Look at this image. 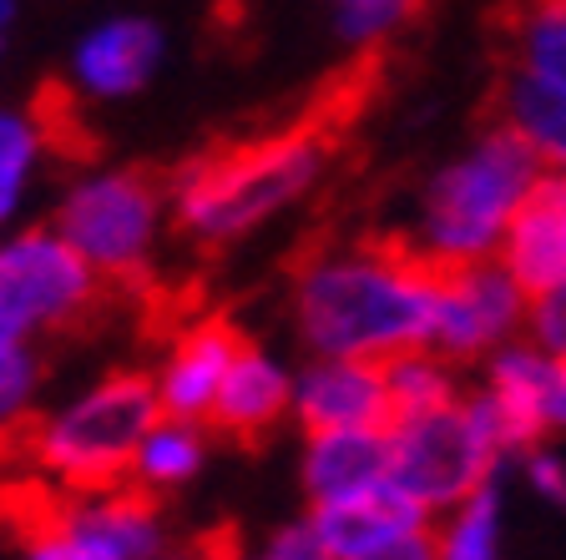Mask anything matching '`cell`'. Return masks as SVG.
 <instances>
[{
    "label": "cell",
    "instance_id": "cell-1",
    "mask_svg": "<svg viewBox=\"0 0 566 560\" xmlns=\"http://www.w3.org/2000/svg\"><path fill=\"white\" fill-rule=\"evenodd\" d=\"M436 278L410 243H339L304 257L289 288V324L304 353L395 359L430 344Z\"/></svg>",
    "mask_w": 566,
    "mask_h": 560
},
{
    "label": "cell",
    "instance_id": "cell-2",
    "mask_svg": "<svg viewBox=\"0 0 566 560\" xmlns=\"http://www.w3.org/2000/svg\"><path fill=\"white\" fill-rule=\"evenodd\" d=\"M329 172V137L318 127H289L223 152H202L167 177L172 228L202 247H228L263 233L314 192Z\"/></svg>",
    "mask_w": 566,
    "mask_h": 560
},
{
    "label": "cell",
    "instance_id": "cell-3",
    "mask_svg": "<svg viewBox=\"0 0 566 560\" xmlns=\"http://www.w3.org/2000/svg\"><path fill=\"white\" fill-rule=\"evenodd\" d=\"M536 177H542V162L526 152V141L506 121L485 127L446 167L430 172L410 218V247L430 268L495 257Z\"/></svg>",
    "mask_w": 566,
    "mask_h": 560
},
{
    "label": "cell",
    "instance_id": "cell-4",
    "mask_svg": "<svg viewBox=\"0 0 566 560\" xmlns=\"http://www.w3.org/2000/svg\"><path fill=\"white\" fill-rule=\"evenodd\" d=\"M157 414L163 404H157L153 373L112 369L82 384L76 394H66L56 409L35 414L25 430V450H31L35 469L66 495L127 485L132 455Z\"/></svg>",
    "mask_w": 566,
    "mask_h": 560
},
{
    "label": "cell",
    "instance_id": "cell-5",
    "mask_svg": "<svg viewBox=\"0 0 566 560\" xmlns=\"http://www.w3.org/2000/svg\"><path fill=\"white\" fill-rule=\"evenodd\" d=\"M51 222L106 283H137L163 253L172 202L142 167H86L61 187Z\"/></svg>",
    "mask_w": 566,
    "mask_h": 560
},
{
    "label": "cell",
    "instance_id": "cell-6",
    "mask_svg": "<svg viewBox=\"0 0 566 560\" xmlns=\"http://www.w3.org/2000/svg\"><path fill=\"white\" fill-rule=\"evenodd\" d=\"M511 455L481 420L471 394L455 404L410 414V420H389V479L420 505L430 520L481 490L485 479H501Z\"/></svg>",
    "mask_w": 566,
    "mask_h": 560
},
{
    "label": "cell",
    "instance_id": "cell-7",
    "mask_svg": "<svg viewBox=\"0 0 566 560\" xmlns=\"http://www.w3.org/2000/svg\"><path fill=\"white\" fill-rule=\"evenodd\" d=\"M102 283L56 222H15L0 233V318L15 339L35 344L76 328L96 308Z\"/></svg>",
    "mask_w": 566,
    "mask_h": 560
},
{
    "label": "cell",
    "instance_id": "cell-8",
    "mask_svg": "<svg viewBox=\"0 0 566 560\" xmlns=\"http://www.w3.org/2000/svg\"><path fill=\"white\" fill-rule=\"evenodd\" d=\"M465 394L511 459L526 444L566 434V359L536 339H511L481 359V384Z\"/></svg>",
    "mask_w": 566,
    "mask_h": 560
},
{
    "label": "cell",
    "instance_id": "cell-9",
    "mask_svg": "<svg viewBox=\"0 0 566 560\" xmlns=\"http://www.w3.org/2000/svg\"><path fill=\"white\" fill-rule=\"evenodd\" d=\"M531 293L511 278L501 257L440 268L436 278V328L430 344L455 363H481L511 339H526Z\"/></svg>",
    "mask_w": 566,
    "mask_h": 560
},
{
    "label": "cell",
    "instance_id": "cell-10",
    "mask_svg": "<svg viewBox=\"0 0 566 560\" xmlns=\"http://www.w3.org/2000/svg\"><path fill=\"white\" fill-rule=\"evenodd\" d=\"M167 35L147 15H106V21L86 25L71 46L66 61V86L82 102H127L153 86V76L163 71Z\"/></svg>",
    "mask_w": 566,
    "mask_h": 560
},
{
    "label": "cell",
    "instance_id": "cell-11",
    "mask_svg": "<svg viewBox=\"0 0 566 560\" xmlns=\"http://www.w3.org/2000/svg\"><path fill=\"white\" fill-rule=\"evenodd\" d=\"M294 424L298 430H379L389 424L385 363L304 353L294 363Z\"/></svg>",
    "mask_w": 566,
    "mask_h": 560
},
{
    "label": "cell",
    "instance_id": "cell-12",
    "mask_svg": "<svg viewBox=\"0 0 566 560\" xmlns=\"http://www.w3.org/2000/svg\"><path fill=\"white\" fill-rule=\"evenodd\" d=\"M283 420H294V363H283L263 344H243L223 373V389L212 399V434L223 440H263Z\"/></svg>",
    "mask_w": 566,
    "mask_h": 560
},
{
    "label": "cell",
    "instance_id": "cell-13",
    "mask_svg": "<svg viewBox=\"0 0 566 560\" xmlns=\"http://www.w3.org/2000/svg\"><path fill=\"white\" fill-rule=\"evenodd\" d=\"M238 349H243V334L233 324H223V318H198L192 328H182L153 369V389L163 414L208 420Z\"/></svg>",
    "mask_w": 566,
    "mask_h": 560
},
{
    "label": "cell",
    "instance_id": "cell-14",
    "mask_svg": "<svg viewBox=\"0 0 566 560\" xmlns=\"http://www.w3.org/2000/svg\"><path fill=\"white\" fill-rule=\"evenodd\" d=\"M61 526H71L102 560H157L167 550V530L157 500L137 485H106V490L71 495L56 515Z\"/></svg>",
    "mask_w": 566,
    "mask_h": 560
},
{
    "label": "cell",
    "instance_id": "cell-15",
    "mask_svg": "<svg viewBox=\"0 0 566 560\" xmlns=\"http://www.w3.org/2000/svg\"><path fill=\"white\" fill-rule=\"evenodd\" d=\"M389 479V424L379 430H304L298 485L308 510L365 495Z\"/></svg>",
    "mask_w": 566,
    "mask_h": 560
},
{
    "label": "cell",
    "instance_id": "cell-16",
    "mask_svg": "<svg viewBox=\"0 0 566 560\" xmlns=\"http://www.w3.org/2000/svg\"><path fill=\"white\" fill-rule=\"evenodd\" d=\"M495 257L526 293H542L566 278V172H542L531 182Z\"/></svg>",
    "mask_w": 566,
    "mask_h": 560
},
{
    "label": "cell",
    "instance_id": "cell-17",
    "mask_svg": "<svg viewBox=\"0 0 566 560\" xmlns=\"http://www.w3.org/2000/svg\"><path fill=\"white\" fill-rule=\"evenodd\" d=\"M308 515H314L318 536L329 540V550L339 560L365 556V550L385 546V540L405 536V530L430 526V515H424L395 479H385V485H375V490H365V495H349V500L314 505Z\"/></svg>",
    "mask_w": 566,
    "mask_h": 560
},
{
    "label": "cell",
    "instance_id": "cell-18",
    "mask_svg": "<svg viewBox=\"0 0 566 560\" xmlns=\"http://www.w3.org/2000/svg\"><path fill=\"white\" fill-rule=\"evenodd\" d=\"M212 455V424L208 420H182V414H157L142 434L137 455H132V485L147 490L153 500L172 490H188L192 479L208 469Z\"/></svg>",
    "mask_w": 566,
    "mask_h": 560
},
{
    "label": "cell",
    "instance_id": "cell-19",
    "mask_svg": "<svg viewBox=\"0 0 566 560\" xmlns=\"http://www.w3.org/2000/svg\"><path fill=\"white\" fill-rule=\"evenodd\" d=\"M501 121L526 141V152L542 162V172H566V92L542 76L511 71L501 86Z\"/></svg>",
    "mask_w": 566,
    "mask_h": 560
},
{
    "label": "cell",
    "instance_id": "cell-20",
    "mask_svg": "<svg viewBox=\"0 0 566 560\" xmlns=\"http://www.w3.org/2000/svg\"><path fill=\"white\" fill-rule=\"evenodd\" d=\"M440 560H501L506 556V490L501 479H485L481 490L455 500L430 520Z\"/></svg>",
    "mask_w": 566,
    "mask_h": 560
},
{
    "label": "cell",
    "instance_id": "cell-21",
    "mask_svg": "<svg viewBox=\"0 0 566 560\" xmlns=\"http://www.w3.org/2000/svg\"><path fill=\"white\" fill-rule=\"evenodd\" d=\"M385 389H389V420L430 414V409H446L465 394L460 363L450 353H440L436 344H420V349L385 359Z\"/></svg>",
    "mask_w": 566,
    "mask_h": 560
},
{
    "label": "cell",
    "instance_id": "cell-22",
    "mask_svg": "<svg viewBox=\"0 0 566 560\" xmlns=\"http://www.w3.org/2000/svg\"><path fill=\"white\" fill-rule=\"evenodd\" d=\"M511 46H516V71L566 92V0H521Z\"/></svg>",
    "mask_w": 566,
    "mask_h": 560
},
{
    "label": "cell",
    "instance_id": "cell-23",
    "mask_svg": "<svg viewBox=\"0 0 566 560\" xmlns=\"http://www.w3.org/2000/svg\"><path fill=\"white\" fill-rule=\"evenodd\" d=\"M41 404V353L31 339H0V444L31 430Z\"/></svg>",
    "mask_w": 566,
    "mask_h": 560
},
{
    "label": "cell",
    "instance_id": "cell-24",
    "mask_svg": "<svg viewBox=\"0 0 566 560\" xmlns=\"http://www.w3.org/2000/svg\"><path fill=\"white\" fill-rule=\"evenodd\" d=\"M51 152V127L31 106H6L0 102V177L15 187H31Z\"/></svg>",
    "mask_w": 566,
    "mask_h": 560
},
{
    "label": "cell",
    "instance_id": "cell-25",
    "mask_svg": "<svg viewBox=\"0 0 566 560\" xmlns=\"http://www.w3.org/2000/svg\"><path fill=\"white\" fill-rule=\"evenodd\" d=\"M329 6H334V31H339L344 46L375 51L410 21L420 0H329Z\"/></svg>",
    "mask_w": 566,
    "mask_h": 560
},
{
    "label": "cell",
    "instance_id": "cell-26",
    "mask_svg": "<svg viewBox=\"0 0 566 560\" xmlns=\"http://www.w3.org/2000/svg\"><path fill=\"white\" fill-rule=\"evenodd\" d=\"M511 465H516V475H521L531 500L546 505V510H566V455L552 450V440L526 444Z\"/></svg>",
    "mask_w": 566,
    "mask_h": 560
},
{
    "label": "cell",
    "instance_id": "cell-27",
    "mask_svg": "<svg viewBox=\"0 0 566 560\" xmlns=\"http://www.w3.org/2000/svg\"><path fill=\"white\" fill-rule=\"evenodd\" d=\"M253 560H339L329 550V540L318 536L314 515H298V520H283L279 530L259 540V546H248Z\"/></svg>",
    "mask_w": 566,
    "mask_h": 560
},
{
    "label": "cell",
    "instance_id": "cell-28",
    "mask_svg": "<svg viewBox=\"0 0 566 560\" xmlns=\"http://www.w3.org/2000/svg\"><path fill=\"white\" fill-rule=\"evenodd\" d=\"M526 339H536L542 349L566 359V278L552 288L531 293V314H526Z\"/></svg>",
    "mask_w": 566,
    "mask_h": 560
},
{
    "label": "cell",
    "instance_id": "cell-29",
    "mask_svg": "<svg viewBox=\"0 0 566 560\" xmlns=\"http://www.w3.org/2000/svg\"><path fill=\"white\" fill-rule=\"evenodd\" d=\"M21 560H102V556H96V550L86 546V540L76 536L71 526H61V520H46V526L25 540Z\"/></svg>",
    "mask_w": 566,
    "mask_h": 560
},
{
    "label": "cell",
    "instance_id": "cell-30",
    "mask_svg": "<svg viewBox=\"0 0 566 560\" xmlns=\"http://www.w3.org/2000/svg\"><path fill=\"white\" fill-rule=\"evenodd\" d=\"M349 560H440V550H436V530H430V526L405 530V536L385 540V546L365 550V556H349Z\"/></svg>",
    "mask_w": 566,
    "mask_h": 560
},
{
    "label": "cell",
    "instance_id": "cell-31",
    "mask_svg": "<svg viewBox=\"0 0 566 560\" xmlns=\"http://www.w3.org/2000/svg\"><path fill=\"white\" fill-rule=\"evenodd\" d=\"M21 208H25V187L0 177V233H11L15 222H21Z\"/></svg>",
    "mask_w": 566,
    "mask_h": 560
},
{
    "label": "cell",
    "instance_id": "cell-32",
    "mask_svg": "<svg viewBox=\"0 0 566 560\" xmlns=\"http://www.w3.org/2000/svg\"><path fill=\"white\" fill-rule=\"evenodd\" d=\"M157 560H212V550H172V546H167Z\"/></svg>",
    "mask_w": 566,
    "mask_h": 560
},
{
    "label": "cell",
    "instance_id": "cell-33",
    "mask_svg": "<svg viewBox=\"0 0 566 560\" xmlns=\"http://www.w3.org/2000/svg\"><path fill=\"white\" fill-rule=\"evenodd\" d=\"M11 25H15V0H0V41L11 35Z\"/></svg>",
    "mask_w": 566,
    "mask_h": 560
},
{
    "label": "cell",
    "instance_id": "cell-34",
    "mask_svg": "<svg viewBox=\"0 0 566 560\" xmlns=\"http://www.w3.org/2000/svg\"><path fill=\"white\" fill-rule=\"evenodd\" d=\"M212 560H253L243 546H228V550H212Z\"/></svg>",
    "mask_w": 566,
    "mask_h": 560
},
{
    "label": "cell",
    "instance_id": "cell-35",
    "mask_svg": "<svg viewBox=\"0 0 566 560\" xmlns=\"http://www.w3.org/2000/svg\"><path fill=\"white\" fill-rule=\"evenodd\" d=\"M0 339H15V334H11V328H6V318H0Z\"/></svg>",
    "mask_w": 566,
    "mask_h": 560
},
{
    "label": "cell",
    "instance_id": "cell-36",
    "mask_svg": "<svg viewBox=\"0 0 566 560\" xmlns=\"http://www.w3.org/2000/svg\"><path fill=\"white\" fill-rule=\"evenodd\" d=\"M0 46H6V41H0Z\"/></svg>",
    "mask_w": 566,
    "mask_h": 560
}]
</instances>
